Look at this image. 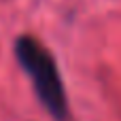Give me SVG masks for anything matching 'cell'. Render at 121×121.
I'll return each mask as SVG.
<instances>
[{"mask_svg":"<svg viewBox=\"0 0 121 121\" xmlns=\"http://www.w3.org/2000/svg\"><path fill=\"white\" fill-rule=\"evenodd\" d=\"M15 55L26 74L32 81L34 94L47 108V113L57 121L68 117V100L66 89L57 70L53 55L32 36H19L15 43Z\"/></svg>","mask_w":121,"mask_h":121,"instance_id":"6da1fadb","label":"cell"}]
</instances>
